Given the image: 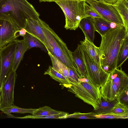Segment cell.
<instances>
[{"instance_id": "f35d334b", "label": "cell", "mask_w": 128, "mask_h": 128, "mask_svg": "<svg viewBox=\"0 0 128 128\" xmlns=\"http://www.w3.org/2000/svg\"></svg>"}, {"instance_id": "4316f807", "label": "cell", "mask_w": 128, "mask_h": 128, "mask_svg": "<svg viewBox=\"0 0 128 128\" xmlns=\"http://www.w3.org/2000/svg\"><path fill=\"white\" fill-rule=\"evenodd\" d=\"M68 112H62L56 114L48 116H33L31 115H28L21 117H13V118L22 119H46L54 118L63 119H66L67 115L69 114Z\"/></svg>"}, {"instance_id": "1f68e13d", "label": "cell", "mask_w": 128, "mask_h": 128, "mask_svg": "<svg viewBox=\"0 0 128 128\" xmlns=\"http://www.w3.org/2000/svg\"><path fill=\"white\" fill-rule=\"evenodd\" d=\"M128 90L126 91L122 95L118 100L128 105Z\"/></svg>"}, {"instance_id": "44dd1931", "label": "cell", "mask_w": 128, "mask_h": 128, "mask_svg": "<svg viewBox=\"0 0 128 128\" xmlns=\"http://www.w3.org/2000/svg\"><path fill=\"white\" fill-rule=\"evenodd\" d=\"M93 20L95 31L103 36L111 28L110 22L102 18H92Z\"/></svg>"}, {"instance_id": "30bf717a", "label": "cell", "mask_w": 128, "mask_h": 128, "mask_svg": "<svg viewBox=\"0 0 128 128\" xmlns=\"http://www.w3.org/2000/svg\"><path fill=\"white\" fill-rule=\"evenodd\" d=\"M17 74L11 70L0 88V109L14 104V92Z\"/></svg>"}, {"instance_id": "277c9868", "label": "cell", "mask_w": 128, "mask_h": 128, "mask_svg": "<svg viewBox=\"0 0 128 128\" xmlns=\"http://www.w3.org/2000/svg\"><path fill=\"white\" fill-rule=\"evenodd\" d=\"M120 68V69L116 68L110 73L107 81L100 88L102 97L105 100H118L128 90V76Z\"/></svg>"}, {"instance_id": "6da1fadb", "label": "cell", "mask_w": 128, "mask_h": 128, "mask_svg": "<svg viewBox=\"0 0 128 128\" xmlns=\"http://www.w3.org/2000/svg\"><path fill=\"white\" fill-rule=\"evenodd\" d=\"M127 34L128 31L124 26L117 25L101 36L99 47L100 65L106 72L110 73L116 68L119 53Z\"/></svg>"}, {"instance_id": "ffe728a7", "label": "cell", "mask_w": 128, "mask_h": 128, "mask_svg": "<svg viewBox=\"0 0 128 128\" xmlns=\"http://www.w3.org/2000/svg\"><path fill=\"white\" fill-rule=\"evenodd\" d=\"M23 40L28 47V50L33 48H38L48 53L44 44L38 39L27 32Z\"/></svg>"}, {"instance_id": "e0dca14e", "label": "cell", "mask_w": 128, "mask_h": 128, "mask_svg": "<svg viewBox=\"0 0 128 128\" xmlns=\"http://www.w3.org/2000/svg\"><path fill=\"white\" fill-rule=\"evenodd\" d=\"M48 53L50 58L52 67L65 77L71 84H74L73 81L70 76L68 67L50 52Z\"/></svg>"}, {"instance_id": "e575fe53", "label": "cell", "mask_w": 128, "mask_h": 128, "mask_svg": "<svg viewBox=\"0 0 128 128\" xmlns=\"http://www.w3.org/2000/svg\"><path fill=\"white\" fill-rule=\"evenodd\" d=\"M105 2L113 4L115 3L118 0H104Z\"/></svg>"}, {"instance_id": "9c48e42d", "label": "cell", "mask_w": 128, "mask_h": 128, "mask_svg": "<svg viewBox=\"0 0 128 128\" xmlns=\"http://www.w3.org/2000/svg\"><path fill=\"white\" fill-rule=\"evenodd\" d=\"M16 47L14 41L0 49V87L12 70Z\"/></svg>"}, {"instance_id": "d4e9b609", "label": "cell", "mask_w": 128, "mask_h": 128, "mask_svg": "<svg viewBox=\"0 0 128 128\" xmlns=\"http://www.w3.org/2000/svg\"><path fill=\"white\" fill-rule=\"evenodd\" d=\"M62 112L53 109L48 106H44L36 108L31 115L33 116H48L58 114Z\"/></svg>"}, {"instance_id": "836d02e7", "label": "cell", "mask_w": 128, "mask_h": 128, "mask_svg": "<svg viewBox=\"0 0 128 128\" xmlns=\"http://www.w3.org/2000/svg\"><path fill=\"white\" fill-rule=\"evenodd\" d=\"M47 0L46 2H62L68 1H72V0H84L86 1L88 0Z\"/></svg>"}, {"instance_id": "ac0fdd59", "label": "cell", "mask_w": 128, "mask_h": 128, "mask_svg": "<svg viewBox=\"0 0 128 128\" xmlns=\"http://www.w3.org/2000/svg\"><path fill=\"white\" fill-rule=\"evenodd\" d=\"M112 4L120 16L124 26L128 31V1L118 0Z\"/></svg>"}, {"instance_id": "83f0119b", "label": "cell", "mask_w": 128, "mask_h": 128, "mask_svg": "<svg viewBox=\"0 0 128 128\" xmlns=\"http://www.w3.org/2000/svg\"><path fill=\"white\" fill-rule=\"evenodd\" d=\"M96 114L94 112H91L87 113H81L79 112H76L74 113L68 114L66 118H74L80 119H96L95 116Z\"/></svg>"}, {"instance_id": "d6986e66", "label": "cell", "mask_w": 128, "mask_h": 128, "mask_svg": "<svg viewBox=\"0 0 128 128\" xmlns=\"http://www.w3.org/2000/svg\"><path fill=\"white\" fill-rule=\"evenodd\" d=\"M44 74H48L51 78L59 82L64 87L68 88L72 85L66 78L56 70L52 66H49Z\"/></svg>"}, {"instance_id": "cb8c5ba5", "label": "cell", "mask_w": 128, "mask_h": 128, "mask_svg": "<svg viewBox=\"0 0 128 128\" xmlns=\"http://www.w3.org/2000/svg\"><path fill=\"white\" fill-rule=\"evenodd\" d=\"M106 114L128 116V106L118 100L110 110Z\"/></svg>"}, {"instance_id": "ba28073f", "label": "cell", "mask_w": 128, "mask_h": 128, "mask_svg": "<svg viewBox=\"0 0 128 128\" xmlns=\"http://www.w3.org/2000/svg\"><path fill=\"white\" fill-rule=\"evenodd\" d=\"M86 2L103 18L118 25L124 26L120 16L112 4L96 0Z\"/></svg>"}, {"instance_id": "2e32d148", "label": "cell", "mask_w": 128, "mask_h": 128, "mask_svg": "<svg viewBox=\"0 0 128 128\" xmlns=\"http://www.w3.org/2000/svg\"><path fill=\"white\" fill-rule=\"evenodd\" d=\"M72 55L76 66L78 71L81 77L87 79L86 67L82 55L80 44L78 45L77 48L74 51L72 52Z\"/></svg>"}, {"instance_id": "5b68a950", "label": "cell", "mask_w": 128, "mask_h": 128, "mask_svg": "<svg viewBox=\"0 0 128 128\" xmlns=\"http://www.w3.org/2000/svg\"><path fill=\"white\" fill-rule=\"evenodd\" d=\"M64 12L65 17L64 28L76 30L82 18L88 17L85 11L84 0H72L56 2Z\"/></svg>"}, {"instance_id": "7a4b0ae2", "label": "cell", "mask_w": 128, "mask_h": 128, "mask_svg": "<svg viewBox=\"0 0 128 128\" xmlns=\"http://www.w3.org/2000/svg\"><path fill=\"white\" fill-rule=\"evenodd\" d=\"M39 14L26 0H0V17H8L20 29L24 28L26 19H38Z\"/></svg>"}, {"instance_id": "7c38bea8", "label": "cell", "mask_w": 128, "mask_h": 128, "mask_svg": "<svg viewBox=\"0 0 128 128\" xmlns=\"http://www.w3.org/2000/svg\"><path fill=\"white\" fill-rule=\"evenodd\" d=\"M39 19H26L24 28L27 32L38 39L44 45L45 36Z\"/></svg>"}, {"instance_id": "d6a6232c", "label": "cell", "mask_w": 128, "mask_h": 128, "mask_svg": "<svg viewBox=\"0 0 128 128\" xmlns=\"http://www.w3.org/2000/svg\"><path fill=\"white\" fill-rule=\"evenodd\" d=\"M27 31L24 28H22L19 30L18 34L20 36L23 37L26 34Z\"/></svg>"}, {"instance_id": "8d00e7d4", "label": "cell", "mask_w": 128, "mask_h": 128, "mask_svg": "<svg viewBox=\"0 0 128 128\" xmlns=\"http://www.w3.org/2000/svg\"><path fill=\"white\" fill-rule=\"evenodd\" d=\"M99 1L103 2H105L104 0H96Z\"/></svg>"}, {"instance_id": "8fae6325", "label": "cell", "mask_w": 128, "mask_h": 128, "mask_svg": "<svg viewBox=\"0 0 128 128\" xmlns=\"http://www.w3.org/2000/svg\"><path fill=\"white\" fill-rule=\"evenodd\" d=\"M20 28L7 16L0 17V49L19 36Z\"/></svg>"}, {"instance_id": "484cf974", "label": "cell", "mask_w": 128, "mask_h": 128, "mask_svg": "<svg viewBox=\"0 0 128 128\" xmlns=\"http://www.w3.org/2000/svg\"><path fill=\"white\" fill-rule=\"evenodd\" d=\"M117 100L109 102L104 100L102 98L101 102L98 109L95 110L96 114H106L109 112L114 106Z\"/></svg>"}, {"instance_id": "f546056e", "label": "cell", "mask_w": 128, "mask_h": 128, "mask_svg": "<svg viewBox=\"0 0 128 128\" xmlns=\"http://www.w3.org/2000/svg\"><path fill=\"white\" fill-rule=\"evenodd\" d=\"M94 116L96 118L126 119L128 118V116H121L112 114H96Z\"/></svg>"}, {"instance_id": "9a60e30c", "label": "cell", "mask_w": 128, "mask_h": 128, "mask_svg": "<svg viewBox=\"0 0 128 128\" xmlns=\"http://www.w3.org/2000/svg\"><path fill=\"white\" fill-rule=\"evenodd\" d=\"M80 45L90 57L96 62L100 65V53L99 47L86 38L80 41Z\"/></svg>"}, {"instance_id": "3957f363", "label": "cell", "mask_w": 128, "mask_h": 128, "mask_svg": "<svg viewBox=\"0 0 128 128\" xmlns=\"http://www.w3.org/2000/svg\"><path fill=\"white\" fill-rule=\"evenodd\" d=\"M45 37V46L48 51L68 67H72L78 71L73 60L72 52L66 43L49 25L39 18Z\"/></svg>"}, {"instance_id": "74e56055", "label": "cell", "mask_w": 128, "mask_h": 128, "mask_svg": "<svg viewBox=\"0 0 128 128\" xmlns=\"http://www.w3.org/2000/svg\"></svg>"}, {"instance_id": "52a82bcc", "label": "cell", "mask_w": 128, "mask_h": 128, "mask_svg": "<svg viewBox=\"0 0 128 128\" xmlns=\"http://www.w3.org/2000/svg\"><path fill=\"white\" fill-rule=\"evenodd\" d=\"M80 45L86 67L87 78L94 86L100 89L107 81L110 73L106 72L100 65L92 60Z\"/></svg>"}, {"instance_id": "d590c367", "label": "cell", "mask_w": 128, "mask_h": 128, "mask_svg": "<svg viewBox=\"0 0 128 128\" xmlns=\"http://www.w3.org/2000/svg\"><path fill=\"white\" fill-rule=\"evenodd\" d=\"M47 0H39V2H46Z\"/></svg>"}, {"instance_id": "4fadbf2b", "label": "cell", "mask_w": 128, "mask_h": 128, "mask_svg": "<svg viewBox=\"0 0 128 128\" xmlns=\"http://www.w3.org/2000/svg\"><path fill=\"white\" fill-rule=\"evenodd\" d=\"M78 27L83 32L85 38L94 43L95 30L93 19L90 17L82 18L80 21Z\"/></svg>"}, {"instance_id": "8992f818", "label": "cell", "mask_w": 128, "mask_h": 128, "mask_svg": "<svg viewBox=\"0 0 128 128\" xmlns=\"http://www.w3.org/2000/svg\"><path fill=\"white\" fill-rule=\"evenodd\" d=\"M68 89L76 96L92 106L94 110L98 109L102 98L100 89L94 86L88 79L82 78L79 82L72 85Z\"/></svg>"}, {"instance_id": "f1b7e54d", "label": "cell", "mask_w": 128, "mask_h": 128, "mask_svg": "<svg viewBox=\"0 0 128 128\" xmlns=\"http://www.w3.org/2000/svg\"><path fill=\"white\" fill-rule=\"evenodd\" d=\"M70 76L73 81L74 84L78 82L82 78L77 70L72 67H68Z\"/></svg>"}, {"instance_id": "603a6c76", "label": "cell", "mask_w": 128, "mask_h": 128, "mask_svg": "<svg viewBox=\"0 0 128 128\" xmlns=\"http://www.w3.org/2000/svg\"><path fill=\"white\" fill-rule=\"evenodd\" d=\"M36 108H26L19 107L15 105H12L10 106L4 108L0 109V110L7 115L11 113H15L24 114L29 113L33 114Z\"/></svg>"}, {"instance_id": "7402d4cb", "label": "cell", "mask_w": 128, "mask_h": 128, "mask_svg": "<svg viewBox=\"0 0 128 128\" xmlns=\"http://www.w3.org/2000/svg\"><path fill=\"white\" fill-rule=\"evenodd\" d=\"M128 56V34L126 36L120 50L117 60L116 68H119L126 60Z\"/></svg>"}, {"instance_id": "4dcf8cb0", "label": "cell", "mask_w": 128, "mask_h": 128, "mask_svg": "<svg viewBox=\"0 0 128 128\" xmlns=\"http://www.w3.org/2000/svg\"><path fill=\"white\" fill-rule=\"evenodd\" d=\"M86 13L88 17L92 18H102L96 12L92 9L90 5L86 2L85 4Z\"/></svg>"}, {"instance_id": "5bb4252c", "label": "cell", "mask_w": 128, "mask_h": 128, "mask_svg": "<svg viewBox=\"0 0 128 128\" xmlns=\"http://www.w3.org/2000/svg\"><path fill=\"white\" fill-rule=\"evenodd\" d=\"M16 45L12 70L16 71L22 60L25 52L28 50V47L23 40L16 39L14 40Z\"/></svg>"}]
</instances>
